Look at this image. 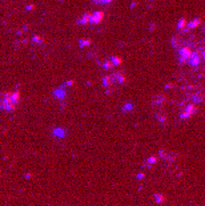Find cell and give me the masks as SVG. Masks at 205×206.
Masks as SVG:
<instances>
[{
	"mask_svg": "<svg viewBox=\"0 0 205 206\" xmlns=\"http://www.w3.org/2000/svg\"><path fill=\"white\" fill-rule=\"evenodd\" d=\"M120 64H121V59L119 56H109V57H107L101 63V68L105 72H111V71L117 69L120 67Z\"/></svg>",
	"mask_w": 205,
	"mask_h": 206,
	"instance_id": "5",
	"label": "cell"
},
{
	"mask_svg": "<svg viewBox=\"0 0 205 206\" xmlns=\"http://www.w3.org/2000/svg\"><path fill=\"white\" fill-rule=\"evenodd\" d=\"M172 47L177 55L205 56V25H200L199 19L181 20L172 37Z\"/></svg>",
	"mask_w": 205,
	"mask_h": 206,
	"instance_id": "1",
	"label": "cell"
},
{
	"mask_svg": "<svg viewBox=\"0 0 205 206\" xmlns=\"http://www.w3.org/2000/svg\"><path fill=\"white\" fill-rule=\"evenodd\" d=\"M22 95L18 91H8L0 93V109L6 112L15 111L20 103Z\"/></svg>",
	"mask_w": 205,
	"mask_h": 206,
	"instance_id": "3",
	"label": "cell"
},
{
	"mask_svg": "<svg viewBox=\"0 0 205 206\" xmlns=\"http://www.w3.org/2000/svg\"><path fill=\"white\" fill-rule=\"evenodd\" d=\"M104 19V12L101 11H91L83 14L77 19L79 25H96V24L101 23V20Z\"/></svg>",
	"mask_w": 205,
	"mask_h": 206,
	"instance_id": "4",
	"label": "cell"
},
{
	"mask_svg": "<svg viewBox=\"0 0 205 206\" xmlns=\"http://www.w3.org/2000/svg\"><path fill=\"white\" fill-rule=\"evenodd\" d=\"M125 80L127 77L124 75V72L115 69L111 72H105V75L101 79V84L108 93H113V92L119 91L125 84Z\"/></svg>",
	"mask_w": 205,
	"mask_h": 206,
	"instance_id": "2",
	"label": "cell"
},
{
	"mask_svg": "<svg viewBox=\"0 0 205 206\" xmlns=\"http://www.w3.org/2000/svg\"><path fill=\"white\" fill-rule=\"evenodd\" d=\"M96 6H108V4H111L113 0H92Z\"/></svg>",
	"mask_w": 205,
	"mask_h": 206,
	"instance_id": "6",
	"label": "cell"
}]
</instances>
